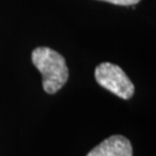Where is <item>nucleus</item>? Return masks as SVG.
Returning <instances> with one entry per match:
<instances>
[{"mask_svg":"<svg viewBox=\"0 0 156 156\" xmlns=\"http://www.w3.org/2000/svg\"><path fill=\"white\" fill-rule=\"evenodd\" d=\"M96 82L116 96L129 100L134 95V84L118 65L102 62L95 68Z\"/></svg>","mask_w":156,"mask_h":156,"instance_id":"obj_2","label":"nucleus"},{"mask_svg":"<svg viewBox=\"0 0 156 156\" xmlns=\"http://www.w3.org/2000/svg\"><path fill=\"white\" fill-rule=\"evenodd\" d=\"M102 1H106V2H110V4L120 6H132L138 4L140 0H102Z\"/></svg>","mask_w":156,"mask_h":156,"instance_id":"obj_4","label":"nucleus"},{"mask_svg":"<svg viewBox=\"0 0 156 156\" xmlns=\"http://www.w3.org/2000/svg\"><path fill=\"white\" fill-rule=\"evenodd\" d=\"M31 60L42 74L45 93L56 94L67 82L69 76L68 67L65 58L59 52L46 46H39L33 51Z\"/></svg>","mask_w":156,"mask_h":156,"instance_id":"obj_1","label":"nucleus"},{"mask_svg":"<svg viewBox=\"0 0 156 156\" xmlns=\"http://www.w3.org/2000/svg\"><path fill=\"white\" fill-rule=\"evenodd\" d=\"M86 156H133V148L127 138L112 135L94 147Z\"/></svg>","mask_w":156,"mask_h":156,"instance_id":"obj_3","label":"nucleus"}]
</instances>
